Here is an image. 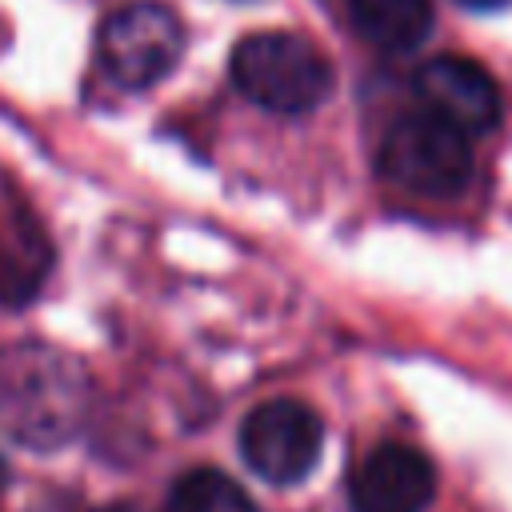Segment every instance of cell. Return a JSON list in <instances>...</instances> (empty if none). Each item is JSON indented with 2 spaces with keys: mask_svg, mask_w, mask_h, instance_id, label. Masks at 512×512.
Here are the masks:
<instances>
[{
  "mask_svg": "<svg viewBox=\"0 0 512 512\" xmlns=\"http://www.w3.org/2000/svg\"><path fill=\"white\" fill-rule=\"evenodd\" d=\"M92 408L84 364L52 344H12L0 352V428L24 444L52 452L68 444Z\"/></svg>",
  "mask_w": 512,
  "mask_h": 512,
  "instance_id": "6da1fadb",
  "label": "cell"
},
{
  "mask_svg": "<svg viewBox=\"0 0 512 512\" xmlns=\"http://www.w3.org/2000/svg\"><path fill=\"white\" fill-rule=\"evenodd\" d=\"M228 72L252 104L276 116H304L320 108L336 80L328 56L308 36L284 28L244 36L232 48Z\"/></svg>",
  "mask_w": 512,
  "mask_h": 512,
  "instance_id": "7a4b0ae2",
  "label": "cell"
},
{
  "mask_svg": "<svg viewBox=\"0 0 512 512\" xmlns=\"http://www.w3.org/2000/svg\"><path fill=\"white\" fill-rule=\"evenodd\" d=\"M376 164L388 184H396L412 196H432V200L460 196L476 172L472 140L424 108L404 112L388 124Z\"/></svg>",
  "mask_w": 512,
  "mask_h": 512,
  "instance_id": "3957f363",
  "label": "cell"
},
{
  "mask_svg": "<svg viewBox=\"0 0 512 512\" xmlns=\"http://www.w3.org/2000/svg\"><path fill=\"white\" fill-rule=\"evenodd\" d=\"M184 56V24L160 0H132L104 16L96 32V60L120 88H152L176 72Z\"/></svg>",
  "mask_w": 512,
  "mask_h": 512,
  "instance_id": "277c9868",
  "label": "cell"
},
{
  "mask_svg": "<svg viewBox=\"0 0 512 512\" xmlns=\"http://www.w3.org/2000/svg\"><path fill=\"white\" fill-rule=\"evenodd\" d=\"M324 448V424L316 408L292 396L256 404L240 424L244 464L272 488H292L312 476Z\"/></svg>",
  "mask_w": 512,
  "mask_h": 512,
  "instance_id": "5b68a950",
  "label": "cell"
},
{
  "mask_svg": "<svg viewBox=\"0 0 512 512\" xmlns=\"http://www.w3.org/2000/svg\"><path fill=\"white\" fill-rule=\"evenodd\" d=\"M412 88H416L424 112L448 120L468 140L492 132L504 116V100H500L496 80L468 56H432V60H424L412 76Z\"/></svg>",
  "mask_w": 512,
  "mask_h": 512,
  "instance_id": "8992f818",
  "label": "cell"
},
{
  "mask_svg": "<svg viewBox=\"0 0 512 512\" xmlns=\"http://www.w3.org/2000/svg\"><path fill=\"white\" fill-rule=\"evenodd\" d=\"M436 496L432 460L404 440L376 444L348 476L352 512H428Z\"/></svg>",
  "mask_w": 512,
  "mask_h": 512,
  "instance_id": "52a82bcc",
  "label": "cell"
},
{
  "mask_svg": "<svg viewBox=\"0 0 512 512\" xmlns=\"http://www.w3.org/2000/svg\"><path fill=\"white\" fill-rule=\"evenodd\" d=\"M356 32L380 52H412L432 32V0H348Z\"/></svg>",
  "mask_w": 512,
  "mask_h": 512,
  "instance_id": "ba28073f",
  "label": "cell"
},
{
  "mask_svg": "<svg viewBox=\"0 0 512 512\" xmlns=\"http://www.w3.org/2000/svg\"><path fill=\"white\" fill-rule=\"evenodd\" d=\"M164 512H260L256 500L220 468H192L168 488Z\"/></svg>",
  "mask_w": 512,
  "mask_h": 512,
  "instance_id": "9c48e42d",
  "label": "cell"
},
{
  "mask_svg": "<svg viewBox=\"0 0 512 512\" xmlns=\"http://www.w3.org/2000/svg\"><path fill=\"white\" fill-rule=\"evenodd\" d=\"M48 272V244L32 232L20 240H0V304H24Z\"/></svg>",
  "mask_w": 512,
  "mask_h": 512,
  "instance_id": "30bf717a",
  "label": "cell"
},
{
  "mask_svg": "<svg viewBox=\"0 0 512 512\" xmlns=\"http://www.w3.org/2000/svg\"><path fill=\"white\" fill-rule=\"evenodd\" d=\"M460 4H468V8H504L508 0H460Z\"/></svg>",
  "mask_w": 512,
  "mask_h": 512,
  "instance_id": "8fae6325",
  "label": "cell"
},
{
  "mask_svg": "<svg viewBox=\"0 0 512 512\" xmlns=\"http://www.w3.org/2000/svg\"><path fill=\"white\" fill-rule=\"evenodd\" d=\"M4 488H8V464H4V456H0V496H4Z\"/></svg>",
  "mask_w": 512,
  "mask_h": 512,
  "instance_id": "7c38bea8",
  "label": "cell"
}]
</instances>
